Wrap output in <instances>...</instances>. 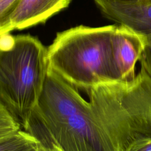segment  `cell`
<instances>
[{"mask_svg":"<svg viewBox=\"0 0 151 151\" xmlns=\"http://www.w3.org/2000/svg\"><path fill=\"white\" fill-rule=\"evenodd\" d=\"M86 92L101 151H132L151 139V72L143 65L131 80L101 83Z\"/></svg>","mask_w":151,"mask_h":151,"instance_id":"cell-1","label":"cell"},{"mask_svg":"<svg viewBox=\"0 0 151 151\" xmlns=\"http://www.w3.org/2000/svg\"><path fill=\"white\" fill-rule=\"evenodd\" d=\"M116 26L80 25L58 32L47 47L48 69L86 91L115 81L111 39Z\"/></svg>","mask_w":151,"mask_h":151,"instance_id":"cell-2","label":"cell"},{"mask_svg":"<svg viewBox=\"0 0 151 151\" xmlns=\"http://www.w3.org/2000/svg\"><path fill=\"white\" fill-rule=\"evenodd\" d=\"M47 48L30 34L0 37V102L24 128L47 71Z\"/></svg>","mask_w":151,"mask_h":151,"instance_id":"cell-3","label":"cell"},{"mask_svg":"<svg viewBox=\"0 0 151 151\" xmlns=\"http://www.w3.org/2000/svg\"><path fill=\"white\" fill-rule=\"evenodd\" d=\"M32 112L47 127L58 151H101L89 102L48 68Z\"/></svg>","mask_w":151,"mask_h":151,"instance_id":"cell-4","label":"cell"},{"mask_svg":"<svg viewBox=\"0 0 151 151\" xmlns=\"http://www.w3.org/2000/svg\"><path fill=\"white\" fill-rule=\"evenodd\" d=\"M146 44V38L128 28L116 24L111 39L115 81H126L135 77V65Z\"/></svg>","mask_w":151,"mask_h":151,"instance_id":"cell-5","label":"cell"},{"mask_svg":"<svg viewBox=\"0 0 151 151\" xmlns=\"http://www.w3.org/2000/svg\"><path fill=\"white\" fill-rule=\"evenodd\" d=\"M102 15L135 33L151 38V3H119L110 0H94Z\"/></svg>","mask_w":151,"mask_h":151,"instance_id":"cell-6","label":"cell"},{"mask_svg":"<svg viewBox=\"0 0 151 151\" xmlns=\"http://www.w3.org/2000/svg\"><path fill=\"white\" fill-rule=\"evenodd\" d=\"M72 0H19L2 29L0 37L11 31L45 23L67 8Z\"/></svg>","mask_w":151,"mask_h":151,"instance_id":"cell-7","label":"cell"},{"mask_svg":"<svg viewBox=\"0 0 151 151\" xmlns=\"http://www.w3.org/2000/svg\"><path fill=\"white\" fill-rule=\"evenodd\" d=\"M44 151L41 143L25 130L19 129L0 142V151Z\"/></svg>","mask_w":151,"mask_h":151,"instance_id":"cell-8","label":"cell"},{"mask_svg":"<svg viewBox=\"0 0 151 151\" xmlns=\"http://www.w3.org/2000/svg\"><path fill=\"white\" fill-rule=\"evenodd\" d=\"M21 124L0 102V142L21 129Z\"/></svg>","mask_w":151,"mask_h":151,"instance_id":"cell-9","label":"cell"},{"mask_svg":"<svg viewBox=\"0 0 151 151\" xmlns=\"http://www.w3.org/2000/svg\"><path fill=\"white\" fill-rule=\"evenodd\" d=\"M19 0H0V33Z\"/></svg>","mask_w":151,"mask_h":151,"instance_id":"cell-10","label":"cell"},{"mask_svg":"<svg viewBox=\"0 0 151 151\" xmlns=\"http://www.w3.org/2000/svg\"><path fill=\"white\" fill-rule=\"evenodd\" d=\"M139 61L140 65L151 72V38L146 40V47Z\"/></svg>","mask_w":151,"mask_h":151,"instance_id":"cell-11","label":"cell"},{"mask_svg":"<svg viewBox=\"0 0 151 151\" xmlns=\"http://www.w3.org/2000/svg\"><path fill=\"white\" fill-rule=\"evenodd\" d=\"M132 151H151V139L138 144Z\"/></svg>","mask_w":151,"mask_h":151,"instance_id":"cell-12","label":"cell"},{"mask_svg":"<svg viewBox=\"0 0 151 151\" xmlns=\"http://www.w3.org/2000/svg\"><path fill=\"white\" fill-rule=\"evenodd\" d=\"M112 1H114L119 3H122V4H130V3H136V2H142L143 0H110Z\"/></svg>","mask_w":151,"mask_h":151,"instance_id":"cell-13","label":"cell"},{"mask_svg":"<svg viewBox=\"0 0 151 151\" xmlns=\"http://www.w3.org/2000/svg\"><path fill=\"white\" fill-rule=\"evenodd\" d=\"M142 2L144 3H147V4H150L151 3V0H143Z\"/></svg>","mask_w":151,"mask_h":151,"instance_id":"cell-14","label":"cell"}]
</instances>
